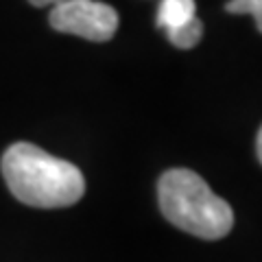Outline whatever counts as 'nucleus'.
Returning a JSON list of instances; mask_svg holds the SVG:
<instances>
[{"mask_svg":"<svg viewBox=\"0 0 262 262\" xmlns=\"http://www.w3.org/2000/svg\"><path fill=\"white\" fill-rule=\"evenodd\" d=\"M3 177L18 201L31 208H68L85 192L83 173L31 142H15L3 155Z\"/></svg>","mask_w":262,"mask_h":262,"instance_id":"f257e3e1","label":"nucleus"},{"mask_svg":"<svg viewBox=\"0 0 262 262\" xmlns=\"http://www.w3.org/2000/svg\"><path fill=\"white\" fill-rule=\"evenodd\" d=\"M158 201L166 221L203 241H219L234 227L232 206L206 179L188 168H170L158 182Z\"/></svg>","mask_w":262,"mask_h":262,"instance_id":"f03ea898","label":"nucleus"},{"mask_svg":"<svg viewBox=\"0 0 262 262\" xmlns=\"http://www.w3.org/2000/svg\"><path fill=\"white\" fill-rule=\"evenodd\" d=\"M51 27L88 42H110L118 31V11L98 0H68L53 5Z\"/></svg>","mask_w":262,"mask_h":262,"instance_id":"7ed1b4c3","label":"nucleus"},{"mask_svg":"<svg viewBox=\"0 0 262 262\" xmlns=\"http://www.w3.org/2000/svg\"><path fill=\"white\" fill-rule=\"evenodd\" d=\"M196 15L194 0H162L158 9V27L173 29L179 24H186Z\"/></svg>","mask_w":262,"mask_h":262,"instance_id":"20e7f679","label":"nucleus"},{"mask_svg":"<svg viewBox=\"0 0 262 262\" xmlns=\"http://www.w3.org/2000/svg\"><path fill=\"white\" fill-rule=\"evenodd\" d=\"M164 31H166V37L173 46L194 48L203 37V22L194 15V18H190L186 24H179V27H173V29H164Z\"/></svg>","mask_w":262,"mask_h":262,"instance_id":"39448f33","label":"nucleus"},{"mask_svg":"<svg viewBox=\"0 0 262 262\" xmlns=\"http://www.w3.org/2000/svg\"><path fill=\"white\" fill-rule=\"evenodd\" d=\"M227 13H249L256 20L258 31H262V0H229L225 5Z\"/></svg>","mask_w":262,"mask_h":262,"instance_id":"423d86ee","label":"nucleus"},{"mask_svg":"<svg viewBox=\"0 0 262 262\" xmlns=\"http://www.w3.org/2000/svg\"><path fill=\"white\" fill-rule=\"evenodd\" d=\"M33 7H51V5H59V3H68V0H29Z\"/></svg>","mask_w":262,"mask_h":262,"instance_id":"0eeeda50","label":"nucleus"},{"mask_svg":"<svg viewBox=\"0 0 262 262\" xmlns=\"http://www.w3.org/2000/svg\"><path fill=\"white\" fill-rule=\"evenodd\" d=\"M256 158L258 162H262V129H258L256 134Z\"/></svg>","mask_w":262,"mask_h":262,"instance_id":"6e6552de","label":"nucleus"}]
</instances>
